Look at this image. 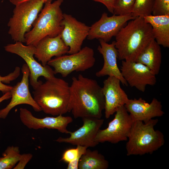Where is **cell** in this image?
<instances>
[{"label":"cell","mask_w":169,"mask_h":169,"mask_svg":"<svg viewBox=\"0 0 169 169\" xmlns=\"http://www.w3.org/2000/svg\"><path fill=\"white\" fill-rule=\"evenodd\" d=\"M152 14L153 16L169 15V0H154Z\"/></svg>","instance_id":"cell-27"},{"label":"cell","mask_w":169,"mask_h":169,"mask_svg":"<svg viewBox=\"0 0 169 169\" xmlns=\"http://www.w3.org/2000/svg\"><path fill=\"white\" fill-rule=\"evenodd\" d=\"M100 45L97 50L102 54L104 59V64L102 69L95 73L98 77L105 76H112L119 79L124 85L128 84L123 77L118 67L117 60L118 53L115 47L114 41L109 44L102 39H99Z\"/></svg>","instance_id":"cell-18"},{"label":"cell","mask_w":169,"mask_h":169,"mask_svg":"<svg viewBox=\"0 0 169 169\" xmlns=\"http://www.w3.org/2000/svg\"><path fill=\"white\" fill-rule=\"evenodd\" d=\"M63 1L56 0L44 3L33 28L25 35L27 45L35 46L45 37H55L60 34L63 28L62 22L64 14L60 6Z\"/></svg>","instance_id":"cell-5"},{"label":"cell","mask_w":169,"mask_h":169,"mask_svg":"<svg viewBox=\"0 0 169 169\" xmlns=\"http://www.w3.org/2000/svg\"><path fill=\"white\" fill-rule=\"evenodd\" d=\"M9 2L13 4L16 6L17 5L23 2L28 0H9ZM53 0H45V3H51Z\"/></svg>","instance_id":"cell-33"},{"label":"cell","mask_w":169,"mask_h":169,"mask_svg":"<svg viewBox=\"0 0 169 169\" xmlns=\"http://www.w3.org/2000/svg\"><path fill=\"white\" fill-rule=\"evenodd\" d=\"M33 157L31 153H24L21 155L19 160L13 168L14 169H23Z\"/></svg>","instance_id":"cell-30"},{"label":"cell","mask_w":169,"mask_h":169,"mask_svg":"<svg viewBox=\"0 0 169 169\" xmlns=\"http://www.w3.org/2000/svg\"><path fill=\"white\" fill-rule=\"evenodd\" d=\"M158 121L157 119L146 123L134 121L126 144L127 156L152 154L164 145L163 133L154 129Z\"/></svg>","instance_id":"cell-4"},{"label":"cell","mask_w":169,"mask_h":169,"mask_svg":"<svg viewBox=\"0 0 169 169\" xmlns=\"http://www.w3.org/2000/svg\"><path fill=\"white\" fill-rule=\"evenodd\" d=\"M34 57L45 66L52 58L68 54L69 47L64 44L60 34L55 37L46 36L35 46Z\"/></svg>","instance_id":"cell-19"},{"label":"cell","mask_w":169,"mask_h":169,"mask_svg":"<svg viewBox=\"0 0 169 169\" xmlns=\"http://www.w3.org/2000/svg\"><path fill=\"white\" fill-rule=\"evenodd\" d=\"M69 86L60 78L55 77L47 79L34 90L33 98L45 113L63 115L69 112Z\"/></svg>","instance_id":"cell-3"},{"label":"cell","mask_w":169,"mask_h":169,"mask_svg":"<svg viewBox=\"0 0 169 169\" xmlns=\"http://www.w3.org/2000/svg\"><path fill=\"white\" fill-rule=\"evenodd\" d=\"M20 68L19 67H16L14 71L6 76H2L0 75V91L3 94L10 91L13 86L5 84L4 83L9 84L11 81L16 79L19 75Z\"/></svg>","instance_id":"cell-26"},{"label":"cell","mask_w":169,"mask_h":169,"mask_svg":"<svg viewBox=\"0 0 169 169\" xmlns=\"http://www.w3.org/2000/svg\"><path fill=\"white\" fill-rule=\"evenodd\" d=\"M19 147L13 146H8L0 157V169L13 168L21 156Z\"/></svg>","instance_id":"cell-23"},{"label":"cell","mask_w":169,"mask_h":169,"mask_svg":"<svg viewBox=\"0 0 169 169\" xmlns=\"http://www.w3.org/2000/svg\"><path fill=\"white\" fill-rule=\"evenodd\" d=\"M69 86V112L75 118H101L105 99L102 88L95 80L79 74Z\"/></svg>","instance_id":"cell-1"},{"label":"cell","mask_w":169,"mask_h":169,"mask_svg":"<svg viewBox=\"0 0 169 169\" xmlns=\"http://www.w3.org/2000/svg\"><path fill=\"white\" fill-rule=\"evenodd\" d=\"M83 125L74 132L69 133L67 137H59L55 141L74 145L94 147L99 144L95 141L96 135L102 125L104 120L95 117L82 118Z\"/></svg>","instance_id":"cell-12"},{"label":"cell","mask_w":169,"mask_h":169,"mask_svg":"<svg viewBox=\"0 0 169 169\" xmlns=\"http://www.w3.org/2000/svg\"><path fill=\"white\" fill-rule=\"evenodd\" d=\"M135 18L131 14L125 15L113 14L109 16L104 12L99 20L90 27L87 38L90 40L100 39L108 43L115 36L128 21Z\"/></svg>","instance_id":"cell-10"},{"label":"cell","mask_w":169,"mask_h":169,"mask_svg":"<svg viewBox=\"0 0 169 169\" xmlns=\"http://www.w3.org/2000/svg\"><path fill=\"white\" fill-rule=\"evenodd\" d=\"M115 46L120 60L135 61L149 43L154 39L151 25L144 18L128 22L115 36Z\"/></svg>","instance_id":"cell-2"},{"label":"cell","mask_w":169,"mask_h":169,"mask_svg":"<svg viewBox=\"0 0 169 169\" xmlns=\"http://www.w3.org/2000/svg\"><path fill=\"white\" fill-rule=\"evenodd\" d=\"M120 79L114 76L109 77L103 81L102 88L105 99V115L109 118L120 107L125 105L129 99L120 85Z\"/></svg>","instance_id":"cell-16"},{"label":"cell","mask_w":169,"mask_h":169,"mask_svg":"<svg viewBox=\"0 0 169 169\" xmlns=\"http://www.w3.org/2000/svg\"><path fill=\"white\" fill-rule=\"evenodd\" d=\"M23 76L21 80L13 86L10 91L11 99L9 103L3 109L0 110V118H6L10 110L15 107L21 104L31 106L36 112L42 111L39 106L32 97L29 89L30 72L26 64L22 65Z\"/></svg>","instance_id":"cell-14"},{"label":"cell","mask_w":169,"mask_h":169,"mask_svg":"<svg viewBox=\"0 0 169 169\" xmlns=\"http://www.w3.org/2000/svg\"><path fill=\"white\" fill-rule=\"evenodd\" d=\"M79 153L77 147L67 150L63 153L60 160L68 163H70L76 159Z\"/></svg>","instance_id":"cell-28"},{"label":"cell","mask_w":169,"mask_h":169,"mask_svg":"<svg viewBox=\"0 0 169 169\" xmlns=\"http://www.w3.org/2000/svg\"><path fill=\"white\" fill-rule=\"evenodd\" d=\"M19 117L22 123L29 129H56L62 133L66 134H69L70 132L67 127L73 120L72 117L62 115L55 117L48 116L38 118L34 116L29 110L22 108L19 109Z\"/></svg>","instance_id":"cell-15"},{"label":"cell","mask_w":169,"mask_h":169,"mask_svg":"<svg viewBox=\"0 0 169 169\" xmlns=\"http://www.w3.org/2000/svg\"><path fill=\"white\" fill-rule=\"evenodd\" d=\"M11 95L10 91L8 92L0 97V103L3 101L7 100L11 98Z\"/></svg>","instance_id":"cell-32"},{"label":"cell","mask_w":169,"mask_h":169,"mask_svg":"<svg viewBox=\"0 0 169 169\" xmlns=\"http://www.w3.org/2000/svg\"><path fill=\"white\" fill-rule=\"evenodd\" d=\"M161 57L160 45L153 39L141 51L135 62L145 65L156 75L159 72Z\"/></svg>","instance_id":"cell-21"},{"label":"cell","mask_w":169,"mask_h":169,"mask_svg":"<svg viewBox=\"0 0 169 169\" xmlns=\"http://www.w3.org/2000/svg\"><path fill=\"white\" fill-rule=\"evenodd\" d=\"M135 0H116L115 3L113 14L125 15L132 13Z\"/></svg>","instance_id":"cell-25"},{"label":"cell","mask_w":169,"mask_h":169,"mask_svg":"<svg viewBox=\"0 0 169 169\" xmlns=\"http://www.w3.org/2000/svg\"><path fill=\"white\" fill-rule=\"evenodd\" d=\"M95 62L93 49L85 46L77 53L52 59L47 64L54 68L55 74H60L66 77L74 71L83 72L91 68Z\"/></svg>","instance_id":"cell-7"},{"label":"cell","mask_w":169,"mask_h":169,"mask_svg":"<svg viewBox=\"0 0 169 169\" xmlns=\"http://www.w3.org/2000/svg\"><path fill=\"white\" fill-rule=\"evenodd\" d=\"M45 3V0H28L15 6L8 23V34L13 40L25 43V35L31 30Z\"/></svg>","instance_id":"cell-6"},{"label":"cell","mask_w":169,"mask_h":169,"mask_svg":"<svg viewBox=\"0 0 169 169\" xmlns=\"http://www.w3.org/2000/svg\"><path fill=\"white\" fill-rule=\"evenodd\" d=\"M63 29L60 35L65 44L69 47L68 54L77 53L81 49L88 36L90 27L78 20L71 15L64 13L62 22Z\"/></svg>","instance_id":"cell-11"},{"label":"cell","mask_w":169,"mask_h":169,"mask_svg":"<svg viewBox=\"0 0 169 169\" xmlns=\"http://www.w3.org/2000/svg\"><path fill=\"white\" fill-rule=\"evenodd\" d=\"M95 2H99L103 4L108 11L113 14L114 8L116 0H92Z\"/></svg>","instance_id":"cell-31"},{"label":"cell","mask_w":169,"mask_h":169,"mask_svg":"<svg viewBox=\"0 0 169 169\" xmlns=\"http://www.w3.org/2000/svg\"><path fill=\"white\" fill-rule=\"evenodd\" d=\"M154 0H135L131 15L135 18L152 15Z\"/></svg>","instance_id":"cell-24"},{"label":"cell","mask_w":169,"mask_h":169,"mask_svg":"<svg viewBox=\"0 0 169 169\" xmlns=\"http://www.w3.org/2000/svg\"><path fill=\"white\" fill-rule=\"evenodd\" d=\"M4 48L7 52L18 55L25 62L29 70L30 83L34 90L43 83L38 80L40 76L44 77L46 80L55 77L54 70L48 64L43 66L34 59L35 46L25 45L21 42H17L8 44Z\"/></svg>","instance_id":"cell-8"},{"label":"cell","mask_w":169,"mask_h":169,"mask_svg":"<svg viewBox=\"0 0 169 169\" xmlns=\"http://www.w3.org/2000/svg\"><path fill=\"white\" fill-rule=\"evenodd\" d=\"M79 151V155L76 159L73 161L68 163L67 169H78V164L80 159L82 155L85 152L87 147L81 146H77Z\"/></svg>","instance_id":"cell-29"},{"label":"cell","mask_w":169,"mask_h":169,"mask_svg":"<svg viewBox=\"0 0 169 169\" xmlns=\"http://www.w3.org/2000/svg\"><path fill=\"white\" fill-rule=\"evenodd\" d=\"M151 26L154 39L160 45L169 47V15L153 16L144 17Z\"/></svg>","instance_id":"cell-20"},{"label":"cell","mask_w":169,"mask_h":169,"mask_svg":"<svg viewBox=\"0 0 169 169\" xmlns=\"http://www.w3.org/2000/svg\"><path fill=\"white\" fill-rule=\"evenodd\" d=\"M124 106L134 121L146 123L155 117L162 116L165 113L161 102L155 98L150 103L141 97L129 99Z\"/></svg>","instance_id":"cell-17"},{"label":"cell","mask_w":169,"mask_h":169,"mask_svg":"<svg viewBox=\"0 0 169 169\" xmlns=\"http://www.w3.org/2000/svg\"><path fill=\"white\" fill-rule=\"evenodd\" d=\"M120 70L128 84L142 92H145L147 85L153 86L156 82V75L140 63L123 60Z\"/></svg>","instance_id":"cell-13"},{"label":"cell","mask_w":169,"mask_h":169,"mask_svg":"<svg viewBox=\"0 0 169 169\" xmlns=\"http://www.w3.org/2000/svg\"><path fill=\"white\" fill-rule=\"evenodd\" d=\"M115 113L108 127L98 131L95 141L98 144L105 142L116 144L127 141L134 121L124 105L119 108Z\"/></svg>","instance_id":"cell-9"},{"label":"cell","mask_w":169,"mask_h":169,"mask_svg":"<svg viewBox=\"0 0 169 169\" xmlns=\"http://www.w3.org/2000/svg\"><path fill=\"white\" fill-rule=\"evenodd\" d=\"M109 163L97 150L88 148L82 155L78 164L79 169H107Z\"/></svg>","instance_id":"cell-22"}]
</instances>
